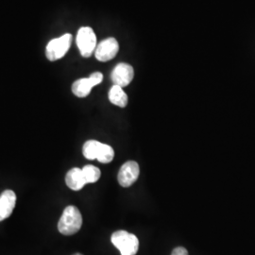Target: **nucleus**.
Listing matches in <instances>:
<instances>
[{"label":"nucleus","mask_w":255,"mask_h":255,"mask_svg":"<svg viewBox=\"0 0 255 255\" xmlns=\"http://www.w3.org/2000/svg\"><path fill=\"white\" fill-rule=\"evenodd\" d=\"M71 43L72 35L69 33L51 40L46 46V58L51 62L62 59L70 48Z\"/></svg>","instance_id":"nucleus-3"},{"label":"nucleus","mask_w":255,"mask_h":255,"mask_svg":"<svg viewBox=\"0 0 255 255\" xmlns=\"http://www.w3.org/2000/svg\"><path fill=\"white\" fill-rule=\"evenodd\" d=\"M65 183L74 191L81 190L85 184H87L82 173V169L78 167H74L67 172L65 176Z\"/></svg>","instance_id":"nucleus-10"},{"label":"nucleus","mask_w":255,"mask_h":255,"mask_svg":"<svg viewBox=\"0 0 255 255\" xmlns=\"http://www.w3.org/2000/svg\"><path fill=\"white\" fill-rule=\"evenodd\" d=\"M103 81V75L101 72H95L89 78L80 79L74 82L72 92L78 98H86L90 93L92 88L101 84Z\"/></svg>","instance_id":"nucleus-5"},{"label":"nucleus","mask_w":255,"mask_h":255,"mask_svg":"<svg viewBox=\"0 0 255 255\" xmlns=\"http://www.w3.org/2000/svg\"><path fill=\"white\" fill-rule=\"evenodd\" d=\"M82 173L84 176L86 183H95L98 182L101 178V172L100 168L95 165H85L82 168Z\"/></svg>","instance_id":"nucleus-13"},{"label":"nucleus","mask_w":255,"mask_h":255,"mask_svg":"<svg viewBox=\"0 0 255 255\" xmlns=\"http://www.w3.org/2000/svg\"><path fill=\"white\" fill-rule=\"evenodd\" d=\"M119 50V42L115 38L111 37L101 41L97 46L95 56L100 62H108L117 56Z\"/></svg>","instance_id":"nucleus-6"},{"label":"nucleus","mask_w":255,"mask_h":255,"mask_svg":"<svg viewBox=\"0 0 255 255\" xmlns=\"http://www.w3.org/2000/svg\"><path fill=\"white\" fill-rule=\"evenodd\" d=\"M134 77V70L131 65L120 63L118 64L111 75L112 82H114V85H119L120 87H126Z\"/></svg>","instance_id":"nucleus-8"},{"label":"nucleus","mask_w":255,"mask_h":255,"mask_svg":"<svg viewBox=\"0 0 255 255\" xmlns=\"http://www.w3.org/2000/svg\"><path fill=\"white\" fill-rule=\"evenodd\" d=\"M77 45L82 57L89 58L97 48V37L91 27H81L77 34Z\"/></svg>","instance_id":"nucleus-4"},{"label":"nucleus","mask_w":255,"mask_h":255,"mask_svg":"<svg viewBox=\"0 0 255 255\" xmlns=\"http://www.w3.org/2000/svg\"><path fill=\"white\" fill-rule=\"evenodd\" d=\"M108 97L110 102L114 105H117L120 108H125L127 106L128 101L127 94L119 85H113V87L110 89Z\"/></svg>","instance_id":"nucleus-11"},{"label":"nucleus","mask_w":255,"mask_h":255,"mask_svg":"<svg viewBox=\"0 0 255 255\" xmlns=\"http://www.w3.org/2000/svg\"><path fill=\"white\" fill-rule=\"evenodd\" d=\"M82 255V254H75V255Z\"/></svg>","instance_id":"nucleus-16"},{"label":"nucleus","mask_w":255,"mask_h":255,"mask_svg":"<svg viewBox=\"0 0 255 255\" xmlns=\"http://www.w3.org/2000/svg\"><path fill=\"white\" fill-rule=\"evenodd\" d=\"M140 173L139 164L135 161H128L119 169L118 180L123 187H128L136 182Z\"/></svg>","instance_id":"nucleus-7"},{"label":"nucleus","mask_w":255,"mask_h":255,"mask_svg":"<svg viewBox=\"0 0 255 255\" xmlns=\"http://www.w3.org/2000/svg\"><path fill=\"white\" fill-rule=\"evenodd\" d=\"M16 195L12 190H5L0 195V221L8 219L15 207Z\"/></svg>","instance_id":"nucleus-9"},{"label":"nucleus","mask_w":255,"mask_h":255,"mask_svg":"<svg viewBox=\"0 0 255 255\" xmlns=\"http://www.w3.org/2000/svg\"><path fill=\"white\" fill-rule=\"evenodd\" d=\"M114 157H115V151H114L113 147L110 146L109 145L102 144L97 160L102 164H109L113 161Z\"/></svg>","instance_id":"nucleus-14"},{"label":"nucleus","mask_w":255,"mask_h":255,"mask_svg":"<svg viewBox=\"0 0 255 255\" xmlns=\"http://www.w3.org/2000/svg\"><path fill=\"white\" fill-rule=\"evenodd\" d=\"M102 143L97 140H89L84 143L82 147V153L88 160H95L98 158Z\"/></svg>","instance_id":"nucleus-12"},{"label":"nucleus","mask_w":255,"mask_h":255,"mask_svg":"<svg viewBox=\"0 0 255 255\" xmlns=\"http://www.w3.org/2000/svg\"><path fill=\"white\" fill-rule=\"evenodd\" d=\"M114 246L119 249L121 255H135L139 249V240L136 236L126 231H118L111 237Z\"/></svg>","instance_id":"nucleus-2"},{"label":"nucleus","mask_w":255,"mask_h":255,"mask_svg":"<svg viewBox=\"0 0 255 255\" xmlns=\"http://www.w3.org/2000/svg\"><path fill=\"white\" fill-rule=\"evenodd\" d=\"M171 255H188V252L183 247H178V248L174 249Z\"/></svg>","instance_id":"nucleus-15"},{"label":"nucleus","mask_w":255,"mask_h":255,"mask_svg":"<svg viewBox=\"0 0 255 255\" xmlns=\"http://www.w3.org/2000/svg\"><path fill=\"white\" fill-rule=\"evenodd\" d=\"M82 225V217L80 210L69 205L64 209L58 222V230L64 236H72L78 233Z\"/></svg>","instance_id":"nucleus-1"}]
</instances>
